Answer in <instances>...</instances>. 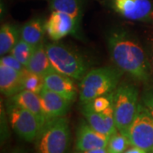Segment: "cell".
<instances>
[{
	"label": "cell",
	"mask_w": 153,
	"mask_h": 153,
	"mask_svg": "<svg viewBox=\"0 0 153 153\" xmlns=\"http://www.w3.org/2000/svg\"><path fill=\"white\" fill-rule=\"evenodd\" d=\"M82 111L87 123L94 130L109 138L117 132L112 105L101 112H97L92 108L90 101H88L82 103Z\"/></svg>",
	"instance_id": "ba28073f"
},
{
	"label": "cell",
	"mask_w": 153,
	"mask_h": 153,
	"mask_svg": "<svg viewBox=\"0 0 153 153\" xmlns=\"http://www.w3.org/2000/svg\"><path fill=\"white\" fill-rule=\"evenodd\" d=\"M148 57H149L150 63H151L153 72V39H152L151 42L149 43V54H148Z\"/></svg>",
	"instance_id": "484cf974"
},
{
	"label": "cell",
	"mask_w": 153,
	"mask_h": 153,
	"mask_svg": "<svg viewBox=\"0 0 153 153\" xmlns=\"http://www.w3.org/2000/svg\"><path fill=\"white\" fill-rule=\"evenodd\" d=\"M129 145L128 137L117 131L110 137L106 149L109 153H124Z\"/></svg>",
	"instance_id": "7402d4cb"
},
{
	"label": "cell",
	"mask_w": 153,
	"mask_h": 153,
	"mask_svg": "<svg viewBox=\"0 0 153 153\" xmlns=\"http://www.w3.org/2000/svg\"><path fill=\"white\" fill-rule=\"evenodd\" d=\"M46 51L53 67L74 80H82L87 73L88 66L82 56L64 44L51 43L46 45Z\"/></svg>",
	"instance_id": "5b68a950"
},
{
	"label": "cell",
	"mask_w": 153,
	"mask_h": 153,
	"mask_svg": "<svg viewBox=\"0 0 153 153\" xmlns=\"http://www.w3.org/2000/svg\"><path fill=\"white\" fill-rule=\"evenodd\" d=\"M45 33V22L40 18H36L27 22L22 27L21 38L33 46H37L43 43Z\"/></svg>",
	"instance_id": "e0dca14e"
},
{
	"label": "cell",
	"mask_w": 153,
	"mask_h": 153,
	"mask_svg": "<svg viewBox=\"0 0 153 153\" xmlns=\"http://www.w3.org/2000/svg\"><path fill=\"white\" fill-rule=\"evenodd\" d=\"M21 38V31L10 24H4L0 29V55L4 56L16 45Z\"/></svg>",
	"instance_id": "d6986e66"
},
{
	"label": "cell",
	"mask_w": 153,
	"mask_h": 153,
	"mask_svg": "<svg viewBox=\"0 0 153 153\" xmlns=\"http://www.w3.org/2000/svg\"><path fill=\"white\" fill-rule=\"evenodd\" d=\"M36 46H33L27 42L20 38L16 45L11 49L10 54L16 57L22 65L26 66L28 60L31 58Z\"/></svg>",
	"instance_id": "ffe728a7"
},
{
	"label": "cell",
	"mask_w": 153,
	"mask_h": 153,
	"mask_svg": "<svg viewBox=\"0 0 153 153\" xmlns=\"http://www.w3.org/2000/svg\"><path fill=\"white\" fill-rule=\"evenodd\" d=\"M109 139V137L94 130L88 123L82 122L76 132V148L79 152L106 148Z\"/></svg>",
	"instance_id": "4fadbf2b"
},
{
	"label": "cell",
	"mask_w": 153,
	"mask_h": 153,
	"mask_svg": "<svg viewBox=\"0 0 153 153\" xmlns=\"http://www.w3.org/2000/svg\"><path fill=\"white\" fill-rule=\"evenodd\" d=\"M0 64H4L7 66H10L13 69H16L17 71H23L26 69V66L22 65V63L17 60L16 57H14L13 55H4L1 57V60H0Z\"/></svg>",
	"instance_id": "cb8c5ba5"
},
{
	"label": "cell",
	"mask_w": 153,
	"mask_h": 153,
	"mask_svg": "<svg viewBox=\"0 0 153 153\" xmlns=\"http://www.w3.org/2000/svg\"><path fill=\"white\" fill-rule=\"evenodd\" d=\"M127 137L130 146L153 153V117L143 104L139 105Z\"/></svg>",
	"instance_id": "52a82bcc"
},
{
	"label": "cell",
	"mask_w": 153,
	"mask_h": 153,
	"mask_svg": "<svg viewBox=\"0 0 153 153\" xmlns=\"http://www.w3.org/2000/svg\"><path fill=\"white\" fill-rule=\"evenodd\" d=\"M7 114L11 128L24 140L35 141L44 124L36 115L9 101Z\"/></svg>",
	"instance_id": "8992f818"
},
{
	"label": "cell",
	"mask_w": 153,
	"mask_h": 153,
	"mask_svg": "<svg viewBox=\"0 0 153 153\" xmlns=\"http://www.w3.org/2000/svg\"><path fill=\"white\" fill-rule=\"evenodd\" d=\"M70 141L68 121L64 117L46 122L35 140L36 153H66Z\"/></svg>",
	"instance_id": "277c9868"
},
{
	"label": "cell",
	"mask_w": 153,
	"mask_h": 153,
	"mask_svg": "<svg viewBox=\"0 0 153 153\" xmlns=\"http://www.w3.org/2000/svg\"><path fill=\"white\" fill-rule=\"evenodd\" d=\"M44 87L59 94L70 101H73L77 94L76 88L73 79L66 76L55 68L51 69L44 76Z\"/></svg>",
	"instance_id": "8fae6325"
},
{
	"label": "cell",
	"mask_w": 153,
	"mask_h": 153,
	"mask_svg": "<svg viewBox=\"0 0 153 153\" xmlns=\"http://www.w3.org/2000/svg\"><path fill=\"white\" fill-rule=\"evenodd\" d=\"M141 100L142 104L147 108L153 117V87L147 88L145 89Z\"/></svg>",
	"instance_id": "d4e9b609"
},
{
	"label": "cell",
	"mask_w": 153,
	"mask_h": 153,
	"mask_svg": "<svg viewBox=\"0 0 153 153\" xmlns=\"http://www.w3.org/2000/svg\"><path fill=\"white\" fill-rule=\"evenodd\" d=\"M116 11L131 21L153 20V4L150 0H114Z\"/></svg>",
	"instance_id": "9c48e42d"
},
{
	"label": "cell",
	"mask_w": 153,
	"mask_h": 153,
	"mask_svg": "<svg viewBox=\"0 0 153 153\" xmlns=\"http://www.w3.org/2000/svg\"><path fill=\"white\" fill-rule=\"evenodd\" d=\"M91 106L95 111L101 112L106 108L111 105V94H109L107 96H99L97 98L94 99L93 100L90 101Z\"/></svg>",
	"instance_id": "603a6c76"
},
{
	"label": "cell",
	"mask_w": 153,
	"mask_h": 153,
	"mask_svg": "<svg viewBox=\"0 0 153 153\" xmlns=\"http://www.w3.org/2000/svg\"><path fill=\"white\" fill-rule=\"evenodd\" d=\"M80 153H109L106 148H97L86 152H80Z\"/></svg>",
	"instance_id": "83f0119b"
},
{
	"label": "cell",
	"mask_w": 153,
	"mask_h": 153,
	"mask_svg": "<svg viewBox=\"0 0 153 153\" xmlns=\"http://www.w3.org/2000/svg\"><path fill=\"white\" fill-rule=\"evenodd\" d=\"M123 71L112 67H100L87 71L79 84V99L82 103L107 95L117 88Z\"/></svg>",
	"instance_id": "7a4b0ae2"
},
{
	"label": "cell",
	"mask_w": 153,
	"mask_h": 153,
	"mask_svg": "<svg viewBox=\"0 0 153 153\" xmlns=\"http://www.w3.org/2000/svg\"><path fill=\"white\" fill-rule=\"evenodd\" d=\"M50 8L53 11H60L69 15L78 29L82 16V0H51Z\"/></svg>",
	"instance_id": "ac0fdd59"
},
{
	"label": "cell",
	"mask_w": 153,
	"mask_h": 153,
	"mask_svg": "<svg viewBox=\"0 0 153 153\" xmlns=\"http://www.w3.org/2000/svg\"><path fill=\"white\" fill-rule=\"evenodd\" d=\"M45 29L49 38L58 41L65 38L69 33L76 32V25L69 15L60 11H53L45 22Z\"/></svg>",
	"instance_id": "7c38bea8"
},
{
	"label": "cell",
	"mask_w": 153,
	"mask_h": 153,
	"mask_svg": "<svg viewBox=\"0 0 153 153\" xmlns=\"http://www.w3.org/2000/svg\"><path fill=\"white\" fill-rule=\"evenodd\" d=\"M124 153H149L146 151L143 150L141 148L136 147V146H133L128 150H126V152Z\"/></svg>",
	"instance_id": "4316f807"
},
{
	"label": "cell",
	"mask_w": 153,
	"mask_h": 153,
	"mask_svg": "<svg viewBox=\"0 0 153 153\" xmlns=\"http://www.w3.org/2000/svg\"><path fill=\"white\" fill-rule=\"evenodd\" d=\"M38 94L42 109L47 121L56 117H65L70 108L71 101L45 87Z\"/></svg>",
	"instance_id": "30bf717a"
},
{
	"label": "cell",
	"mask_w": 153,
	"mask_h": 153,
	"mask_svg": "<svg viewBox=\"0 0 153 153\" xmlns=\"http://www.w3.org/2000/svg\"><path fill=\"white\" fill-rule=\"evenodd\" d=\"M111 60L123 72L139 82L149 83L152 79V68L148 55L130 33L117 30L108 38Z\"/></svg>",
	"instance_id": "6da1fadb"
},
{
	"label": "cell",
	"mask_w": 153,
	"mask_h": 153,
	"mask_svg": "<svg viewBox=\"0 0 153 153\" xmlns=\"http://www.w3.org/2000/svg\"><path fill=\"white\" fill-rule=\"evenodd\" d=\"M10 101L33 112V114L36 115L40 119L44 125L46 123L47 119L42 109L41 101H40L38 94L28 91V90H22L16 94L11 96Z\"/></svg>",
	"instance_id": "9a60e30c"
},
{
	"label": "cell",
	"mask_w": 153,
	"mask_h": 153,
	"mask_svg": "<svg viewBox=\"0 0 153 153\" xmlns=\"http://www.w3.org/2000/svg\"><path fill=\"white\" fill-rule=\"evenodd\" d=\"M111 105L117 131L128 136L139 107V92L132 84H121L111 93Z\"/></svg>",
	"instance_id": "3957f363"
},
{
	"label": "cell",
	"mask_w": 153,
	"mask_h": 153,
	"mask_svg": "<svg viewBox=\"0 0 153 153\" xmlns=\"http://www.w3.org/2000/svg\"><path fill=\"white\" fill-rule=\"evenodd\" d=\"M53 68L46 51V45H44V43L37 45L28 60L26 69L31 72L44 76Z\"/></svg>",
	"instance_id": "2e32d148"
},
{
	"label": "cell",
	"mask_w": 153,
	"mask_h": 153,
	"mask_svg": "<svg viewBox=\"0 0 153 153\" xmlns=\"http://www.w3.org/2000/svg\"><path fill=\"white\" fill-rule=\"evenodd\" d=\"M23 71L0 64L1 93L11 97L23 90Z\"/></svg>",
	"instance_id": "5bb4252c"
},
{
	"label": "cell",
	"mask_w": 153,
	"mask_h": 153,
	"mask_svg": "<svg viewBox=\"0 0 153 153\" xmlns=\"http://www.w3.org/2000/svg\"><path fill=\"white\" fill-rule=\"evenodd\" d=\"M44 88V76L27 71H23V90L39 94Z\"/></svg>",
	"instance_id": "44dd1931"
}]
</instances>
